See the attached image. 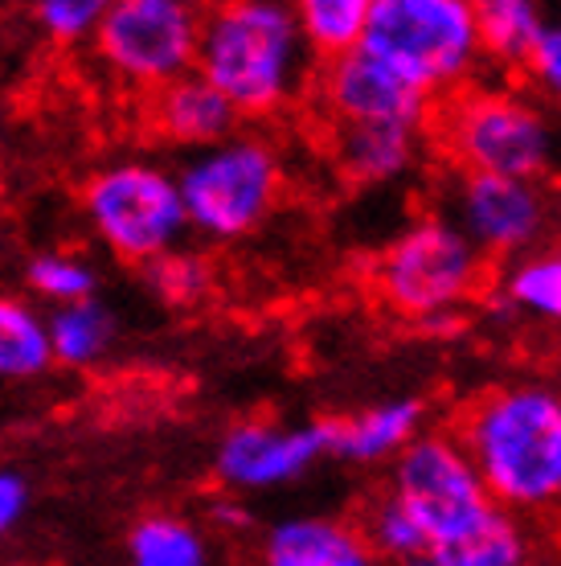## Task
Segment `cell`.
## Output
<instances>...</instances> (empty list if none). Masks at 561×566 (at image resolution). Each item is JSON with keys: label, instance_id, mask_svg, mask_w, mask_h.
<instances>
[{"label": "cell", "instance_id": "obj_1", "mask_svg": "<svg viewBox=\"0 0 561 566\" xmlns=\"http://www.w3.org/2000/svg\"><path fill=\"white\" fill-rule=\"evenodd\" d=\"M459 443L491 505L505 513L561 510V390L541 382L488 390L467 411Z\"/></svg>", "mask_w": 561, "mask_h": 566}, {"label": "cell", "instance_id": "obj_2", "mask_svg": "<svg viewBox=\"0 0 561 566\" xmlns=\"http://www.w3.org/2000/svg\"><path fill=\"white\" fill-rule=\"evenodd\" d=\"M197 74L239 115H271L287 107L308 74V45L295 9L275 0L222 4L201 21Z\"/></svg>", "mask_w": 561, "mask_h": 566}, {"label": "cell", "instance_id": "obj_3", "mask_svg": "<svg viewBox=\"0 0 561 566\" xmlns=\"http://www.w3.org/2000/svg\"><path fill=\"white\" fill-rule=\"evenodd\" d=\"M438 144L459 172L541 181L561 156L553 115L512 86H464L438 112Z\"/></svg>", "mask_w": 561, "mask_h": 566}, {"label": "cell", "instance_id": "obj_4", "mask_svg": "<svg viewBox=\"0 0 561 566\" xmlns=\"http://www.w3.org/2000/svg\"><path fill=\"white\" fill-rule=\"evenodd\" d=\"M361 50L431 99L472 86L484 66L472 0H369Z\"/></svg>", "mask_w": 561, "mask_h": 566}, {"label": "cell", "instance_id": "obj_5", "mask_svg": "<svg viewBox=\"0 0 561 566\" xmlns=\"http://www.w3.org/2000/svg\"><path fill=\"white\" fill-rule=\"evenodd\" d=\"M484 283V255L451 218L410 222L378 259V292L414 321L455 316Z\"/></svg>", "mask_w": 561, "mask_h": 566}, {"label": "cell", "instance_id": "obj_6", "mask_svg": "<svg viewBox=\"0 0 561 566\" xmlns=\"http://www.w3.org/2000/svg\"><path fill=\"white\" fill-rule=\"evenodd\" d=\"M385 493L419 525L426 554L459 542L496 510L467 448L447 431H422L390 464Z\"/></svg>", "mask_w": 561, "mask_h": 566}, {"label": "cell", "instance_id": "obj_7", "mask_svg": "<svg viewBox=\"0 0 561 566\" xmlns=\"http://www.w3.org/2000/svg\"><path fill=\"white\" fill-rule=\"evenodd\" d=\"M184 222L210 239H242L271 218L283 193L279 156L258 136H230L181 172Z\"/></svg>", "mask_w": 561, "mask_h": 566}, {"label": "cell", "instance_id": "obj_8", "mask_svg": "<svg viewBox=\"0 0 561 566\" xmlns=\"http://www.w3.org/2000/svg\"><path fill=\"white\" fill-rule=\"evenodd\" d=\"M86 210L95 218L98 234L136 263L169 255L189 227L177 181L148 165H119L98 172L86 185Z\"/></svg>", "mask_w": 561, "mask_h": 566}, {"label": "cell", "instance_id": "obj_9", "mask_svg": "<svg viewBox=\"0 0 561 566\" xmlns=\"http://www.w3.org/2000/svg\"><path fill=\"white\" fill-rule=\"evenodd\" d=\"M451 222L479 255L525 259L558 227V198L541 181L459 172L451 189Z\"/></svg>", "mask_w": 561, "mask_h": 566}, {"label": "cell", "instance_id": "obj_10", "mask_svg": "<svg viewBox=\"0 0 561 566\" xmlns=\"http://www.w3.org/2000/svg\"><path fill=\"white\" fill-rule=\"evenodd\" d=\"M201 17L181 0H119L98 21V50L124 78L165 86L197 66Z\"/></svg>", "mask_w": 561, "mask_h": 566}, {"label": "cell", "instance_id": "obj_11", "mask_svg": "<svg viewBox=\"0 0 561 566\" xmlns=\"http://www.w3.org/2000/svg\"><path fill=\"white\" fill-rule=\"evenodd\" d=\"M316 86L332 124H393L422 132L435 112V99L422 86L390 71L366 50L328 57L316 74Z\"/></svg>", "mask_w": 561, "mask_h": 566}, {"label": "cell", "instance_id": "obj_12", "mask_svg": "<svg viewBox=\"0 0 561 566\" xmlns=\"http://www.w3.org/2000/svg\"><path fill=\"white\" fill-rule=\"evenodd\" d=\"M328 448H332L328 419L304 427L239 423L222 436L213 464H218L225 489L258 493V489H279V484L299 481L328 455Z\"/></svg>", "mask_w": 561, "mask_h": 566}, {"label": "cell", "instance_id": "obj_13", "mask_svg": "<svg viewBox=\"0 0 561 566\" xmlns=\"http://www.w3.org/2000/svg\"><path fill=\"white\" fill-rule=\"evenodd\" d=\"M258 566H385L369 551L357 522L328 513H299L271 525Z\"/></svg>", "mask_w": 561, "mask_h": 566}, {"label": "cell", "instance_id": "obj_14", "mask_svg": "<svg viewBox=\"0 0 561 566\" xmlns=\"http://www.w3.org/2000/svg\"><path fill=\"white\" fill-rule=\"evenodd\" d=\"M422 419H426L422 398H381L349 419H328V427H332L328 455L361 468L393 464L422 436Z\"/></svg>", "mask_w": 561, "mask_h": 566}, {"label": "cell", "instance_id": "obj_15", "mask_svg": "<svg viewBox=\"0 0 561 566\" xmlns=\"http://www.w3.org/2000/svg\"><path fill=\"white\" fill-rule=\"evenodd\" d=\"M152 119L160 136H169L172 144H189V148H213V144L230 140L239 128V112L197 71L156 91Z\"/></svg>", "mask_w": 561, "mask_h": 566}, {"label": "cell", "instance_id": "obj_16", "mask_svg": "<svg viewBox=\"0 0 561 566\" xmlns=\"http://www.w3.org/2000/svg\"><path fill=\"white\" fill-rule=\"evenodd\" d=\"M332 156L352 185H393L419 165L422 132L393 124H337Z\"/></svg>", "mask_w": 561, "mask_h": 566}, {"label": "cell", "instance_id": "obj_17", "mask_svg": "<svg viewBox=\"0 0 561 566\" xmlns=\"http://www.w3.org/2000/svg\"><path fill=\"white\" fill-rule=\"evenodd\" d=\"M549 13L537 0H484L476 4V33L484 62L500 71H525Z\"/></svg>", "mask_w": 561, "mask_h": 566}, {"label": "cell", "instance_id": "obj_18", "mask_svg": "<svg viewBox=\"0 0 561 566\" xmlns=\"http://www.w3.org/2000/svg\"><path fill=\"white\" fill-rule=\"evenodd\" d=\"M431 558L438 566H529V534L512 513L496 505L472 534L435 551Z\"/></svg>", "mask_w": 561, "mask_h": 566}, {"label": "cell", "instance_id": "obj_19", "mask_svg": "<svg viewBox=\"0 0 561 566\" xmlns=\"http://www.w3.org/2000/svg\"><path fill=\"white\" fill-rule=\"evenodd\" d=\"M299 38L308 45V54L340 57L349 50H361L369 21V0H304L295 9Z\"/></svg>", "mask_w": 561, "mask_h": 566}, {"label": "cell", "instance_id": "obj_20", "mask_svg": "<svg viewBox=\"0 0 561 566\" xmlns=\"http://www.w3.org/2000/svg\"><path fill=\"white\" fill-rule=\"evenodd\" d=\"M127 566H210V551L189 522L152 513L127 534Z\"/></svg>", "mask_w": 561, "mask_h": 566}, {"label": "cell", "instance_id": "obj_21", "mask_svg": "<svg viewBox=\"0 0 561 566\" xmlns=\"http://www.w3.org/2000/svg\"><path fill=\"white\" fill-rule=\"evenodd\" d=\"M505 304L512 308V316L529 312L537 321L561 325V259L558 255H533L512 259V268L505 271V280L496 287Z\"/></svg>", "mask_w": 561, "mask_h": 566}, {"label": "cell", "instance_id": "obj_22", "mask_svg": "<svg viewBox=\"0 0 561 566\" xmlns=\"http://www.w3.org/2000/svg\"><path fill=\"white\" fill-rule=\"evenodd\" d=\"M50 333V354L66 366H83L95 361L107 345H112V312L95 304V300H78V304H62V312L54 316Z\"/></svg>", "mask_w": 561, "mask_h": 566}, {"label": "cell", "instance_id": "obj_23", "mask_svg": "<svg viewBox=\"0 0 561 566\" xmlns=\"http://www.w3.org/2000/svg\"><path fill=\"white\" fill-rule=\"evenodd\" d=\"M50 333L17 300H0V378H33L50 366Z\"/></svg>", "mask_w": 561, "mask_h": 566}, {"label": "cell", "instance_id": "obj_24", "mask_svg": "<svg viewBox=\"0 0 561 566\" xmlns=\"http://www.w3.org/2000/svg\"><path fill=\"white\" fill-rule=\"evenodd\" d=\"M357 530H361V538L369 542V551L378 554L385 566L426 554V542H422L419 525L410 522V513L402 510L390 493H378L369 501L366 517L357 522Z\"/></svg>", "mask_w": 561, "mask_h": 566}, {"label": "cell", "instance_id": "obj_25", "mask_svg": "<svg viewBox=\"0 0 561 566\" xmlns=\"http://www.w3.org/2000/svg\"><path fill=\"white\" fill-rule=\"evenodd\" d=\"M148 283L156 287V296L169 300V304H193L197 296L210 292V263L197 255H181V251H169L148 263Z\"/></svg>", "mask_w": 561, "mask_h": 566}, {"label": "cell", "instance_id": "obj_26", "mask_svg": "<svg viewBox=\"0 0 561 566\" xmlns=\"http://www.w3.org/2000/svg\"><path fill=\"white\" fill-rule=\"evenodd\" d=\"M29 283L45 292V296L62 300V304H78V300H91V287H95V275L74 263V259L62 255H42L29 263Z\"/></svg>", "mask_w": 561, "mask_h": 566}, {"label": "cell", "instance_id": "obj_27", "mask_svg": "<svg viewBox=\"0 0 561 566\" xmlns=\"http://www.w3.org/2000/svg\"><path fill=\"white\" fill-rule=\"evenodd\" d=\"M525 74L541 99L561 103V17H549L541 38H537L533 54L525 62Z\"/></svg>", "mask_w": 561, "mask_h": 566}, {"label": "cell", "instance_id": "obj_28", "mask_svg": "<svg viewBox=\"0 0 561 566\" xmlns=\"http://www.w3.org/2000/svg\"><path fill=\"white\" fill-rule=\"evenodd\" d=\"M107 13V4H98V0H45L38 17H42V25L54 33V38H83L86 29H95Z\"/></svg>", "mask_w": 561, "mask_h": 566}, {"label": "cell", "instance_id": "obj_29", "mask_svg": "<svg viewBox=\"0 0 561 566\" xmlns=\"http://www.w3.org/2000/svg\"><path fill=\"white\" fill-rule=\"evenodd\" d=\"M21 510H25V484L13 472H0V534L21 517Z\"/></svg>", "mask_w": 561, "mask_h": 566}, {"label": "cell", "instance_id": "obj_30", "mask_svg": "<svg viewBox=\"0 0 561 566\" xmlns=\"http://www.w3.org/2000/svg\"><path fill=\"white\" fill-rule=\"evenodd\" d=\"M390 566H438L431 554H419V558H406V563H390Z\"/></svg>", "mask_w": 561, "mask_h": 566}, {"label": "cell", "instance_id": "obj_31", "mask_svg": "<svg viewBox=\"0 0 561 566\" xmlns=\"http://www.w3.org/2000/svg\"><path fill=\"white\" fill-rule=\"evenodd\" d=\"M558 259H561V247H558Z\"/></svg>", "mask_w": 561, "mask_h": 566}]
</instances>
